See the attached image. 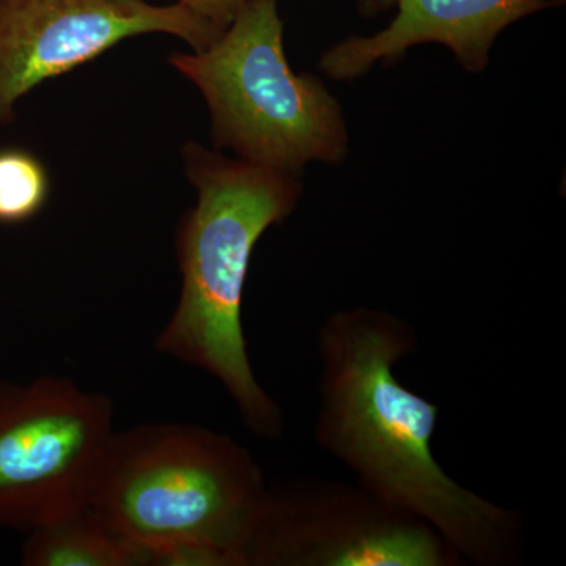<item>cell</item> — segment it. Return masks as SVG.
I'll return each instance as SVG.
<instances>
[{
	"instance_id": "1",
	"label": "cell",
	"mask_w": 566,
	"mask_h": 566,
	"mask_svg": "<svg viewBox=\"0 0 566 566\" xmlns=\"http://www.w3.org/2000/svg\"><path fill=\"white\" fill-rule=\"evenodd\" d=\"M318 349L319 447L368 493L430 524L463 564H516L523 517L447 474L431 444L438 406L398 379L397 364L417 352L411 324L381 308L335 312Z\"/></svg>"
},
{
	"instance_id": "9",
	"label": "cell",
	"mask_w": 566,
	"mask_h": 566,
	"mask_svg": "<svg viewBox=\"0 0 566 566\" xmlns=\"http://www.w3.org/2000/svg\"><path fill=\"white\" fill-rule=\"evenodd\" d=\"M28 566H136L139 551L122 538L91 505L32 528L22 547Z\"/></svg>"
},
{
	"instance_id": "11",
	"label": "cell",
	"mask_w": 566,
	"mask_h": 566,
	"mask_svg": "<svg viewBox=\"0 0 566 566\" xmlns=\"http://www.w3.org/2000/svg\"><path fill=\"white\" fill-rule=\"evenodd\" d=\"M252 2L253 0H180L178 3L191 11L193 17L211 25L214 31L222 33Z\"/></svg>"
},
{
	"instance_id": "4",
	"label": "cell",
	"mask_w": 566,
	"mask_h": 566,
	"mask_svg": "<svg viewBox=\"0 0 566 566\" xmlns=\"http://www.w3.org/2000/svg\"><path fill=\"white\" fill-rule=\"evenodd\" d=\"M169 63L202 92L219 150L296 177L348 156L340 103L286 59L277 0H253L207 50L175 52Z\"/></svg>"
},
{
	"instance_id": "6",
	"label": "cell",
	"mask_w": 566,
	"mask_h": 566,
	"mask_svg": "<svg viewBox=\"0 0 566 566\" xmlns=\"http://www.w3.org/2000/svg\"><path fill=\"white\" fill-rule=\"evenodd\" d=\"M423 520L365 488L304 480L270 488L243 566H458Z\"/></svg>"
},
{
	"instance_id": "7",
	"label": "cell",
	"mask_w": 566,
	"mask_h": 566,
	"mask_svg": "<svg viewBox=\"0 0 566 566\" xmlns=\"http://www.w3.org/2000/svg\"><path fill=\"white\" fill-rule=\"evenodd\" d=\"M145 33L180 36L193 51L221 33L180 3L145 0H0V123L36 85Z\"/></svg>"
},
{
	"instance_id": "3",
	"label": "cell",
	"mask_w": 566,
	"mask_h": 566,
	"mask_svg": "<svg viewBox=\"0 0 566 566\" xmlns=\"http://www.w3.org/2000/svg\"><path fill=\"white\" fill-rule=\"evenodd\" d=\"M270 486L230 436L156 423L114 434L88 505L142 565L243 566Z\"/></svg>"
},
{
	"instance_id": "8",
	"label": "cell",
	"mask_w": 566,
	"mask_h": 566,
	"mask_svg": "<svg viewBox=\"0 0 566 566\" xmlns=\"http://www.w3.org/2000/svg\"><path fill=\"white\" fill-rule=\"evenodd\" d=\"M398 13L382 31L349 36L319 59V70L335 81H354L376 63L400 57L411 48L436 43L457 62L480 73L495 40L515 22L549 7V0H394Z\"/></svg>"
},
{
	"instance_id": "5",
	"label": "cell",
	"mask_w": 566,
	"mask_h": 566,
	"mask_svg": "<svg viewBox=\"0 0 566 566\" xmlns=\"http://www.w3.org/2000/svg\"><path fill=\"white\" fill-rule=\"evenodd\" d=\"M114 406L70 379L0 382V526L31 532L88 505Z\"/></svg>"
},
{
	"instance_id": "10",
	"label": "cell",
	"mask_w": 566,
	"mask_h": 566,
	"mask_svg": "<svg viewBox=\"0 0 566 566\" xmlns=\"http://www.w3.org/2000/svg\"><path fill=\"white\" fill-rule=\"evenodd\" d=\"M50 197V175L44 164L21 148L0 150V223L31 221Z\"/></svg>"
},
{
	"instance_id": "2",
	"label": "cell",
	"mask_w": 566,
	"mask_h": 566,
	"mask_svg": "<svg viewBox=\"0 0 566 566\" xmlns=\"http://www.w3.org/2000/svg\"><path fill=\"white\" fill-rule=\"evenodd\" d=\"M182 159L199 199L178 227L180 301L156 349L219 379L253 433L281 438V408L249 360L243 296L253 249L268 229L292 214L303 182L197 142L182 148Z\"/></svg>"
}]
</instances>
